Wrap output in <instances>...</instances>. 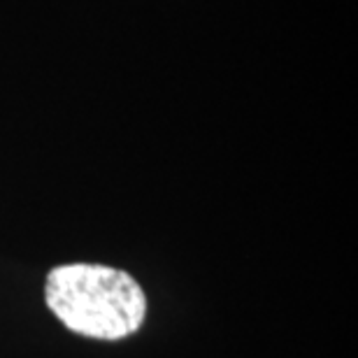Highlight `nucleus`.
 I'll list each match as a JSON object with an SVG mask.
<instances>
[{
	"label": "nucleus",
	"instance_id": "1",
	"mask_svg": "<svg viewBox=\"0 0 358 358\" xmlns=\"http://www.w3.org/2000/svg\"><path fill=\"white\" fill-rule=\"evenodd\" d=\"M47 307L73 333L93 340L133 335L147 317V296L124 270L93 263L59 266L47 275Z\"/></svg>",
	"mask_w": 358,
	"mask_h": 358
}]
</instances>
